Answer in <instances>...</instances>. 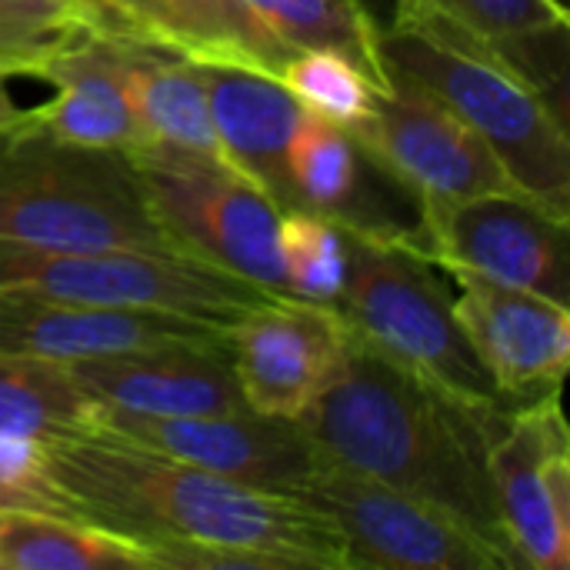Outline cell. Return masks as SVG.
Masks as SVG:
<instances>
[{
	"label": "cell",
	"instance_id": "9a60e30c",
	"mask_svg": "<svg viewBox=\"0 0 570 570\" xmlns=\"http://www.w3.org/2000/svg\"><path fill=\"white\" fill-rule=\"evenodd\" d=\"M70 377L100 411L150 417L247 411L224 334L217 341H180L67 364Z\"/></svg>",
	"mask_w": 570,
	"mask_h": 570
},
{
	"label": "cell",
	"instance_id": "d6986e66",
	"mask_svg": "<svg viewBox=\"0 0 570 570\" xmlns=\"http://www.w3.org/2000/svg\"><path fill=\"white\" fill-rule=\"evenodd\" d=\"M200 70L220 160L287 210V150L304 107L277 77L224 63H200Z\"/></svg>",
	"mask_w": 570,
	"mask_h": 570
},
{
	"label": "cell",
	"instance_id": "3957f363",
	"mask_svg": "<svg viewBox=\"0 0 570 570\" xmlns=\"http://www.w3.org/2000/svg\"><path fill=\"white\" fill-rule=\"evenodd\" d=\"M377 60L441 100L498 157L508 180L570 217V137L554 104L514 60L448 23L394 17L377 33Z\"/></svg>",
	"mask_w": 570,
	"mask_h": 570
},
{
	"label": "cell",
	"instance_id": "7c38bea8",
	"mask_svg": "<svg viewBox=\"0 0 570 570\" xmlns=\"http://www.w3.org/2000/svg\"><path fill=\"white\" fill-rule=\"evenodd\" d=\"M351 327L337 307L274 297L224 327V354L247 411L301 421L334 381Z\"/></svg>",
	"mask_w": 570,
	"mask_h": 570
},
{
	"label": "cell",
	"instance_id": "1f68e13d",
	"mask_svg": "<svg viewBox=\"0 0 570 570\" xmlns=\"http://www.w3.org/2000/svg\"><path fill=\"white\" fill-rule=\"evenodd\" d=\"M0 511H3V508H0Z\"/></svg>",
	"mask_w": 570,
	"mask_h": 570
},
{
	"label": "cell",
	"instance_id": "4fadbf2b",
	"mask_svg": "<svg viewBox=\"0 0 570 570\" xmlns=\"http://www.w3.org/2000/svg\"><path fill=\"white\" fill-rule=\"evenodd\" d=\"M94 431L114 434L137 448L187 461L250 488L294 498L321 461V451L297 421L261 417L254 411L187 417L97 411Z\"/></svg>",
	"mask_w": 570,
	"mask_h": 570
},
{
	"label": "cell",
	"instance_id": "ba28073f",
	"mask_svg": "<svg viewBox=\"0 0 570 570\" xmlns=\"http://www.w3.org/2000/svg\"><path fill=\"white\" fill-rule=\"evenodd\" d=\"M297 498L337 528L351 570H514L458 518L324 454Z\"/></svg>",
	"mask_w": 570,
	"mask_h": 570
},
{
	"label": "cell",
	"instance_id": "8fae6325",
	"mask_svg": "<svg viewBox=\"0 0 570 570\" xmlns=\"http://www.w3.org/2000/svg\"><path fill=\"white\" fill-rule=\"evenodd\" d=\"M351 137L417 207L518 190L474 130L401 77H387V90Z\"/></svg>",
	"mask_w": 570,
	"mask_h": 570
},
{
	"label": "cell",
	"instance_id": "83f0119b",
	"mask_svg": "<svg viewBox=\"0 0 570 570\" xmlns=\"http://www.w3.org/2000/svg\"><path fill=\"white\" fill-rule=\"evenodd\" d=\"M94 20L67 0H0V73L40 77V70L80 37Z\"/></svg>",
	"mask_w": 570,
	"mask_h": 570
},
{
	"label": "cell",
	"instance_id": "9c48e42d",
	"mask_svg": "<svg viewBox=\"0 0 570 570\" xmlns=\"http://www.w3.org/2000/svg\"><path fill=\"white\" fill-rule=\"evenodd\" d=\"M414 227L421 254L444 271L570 301L568 224L521 190L481 194L448 204H421Z\"/></svg>",
	"mask_w": 570,
	"mask_h": 570
},
{
	"label": "cell",
	"instance_id": "4dcf8cb0",
	"mask_svg": "<svg viewBox=\"0 0 570 570\" xmlns=\"http://www.w3.org/2000/svg\"><path fill=\"white\" fill-rule=\"evenodd\" d=\"M67 3H77V7H80V10L87 13V7H83V0H67ZM87 17H90V13H87Z\"/></svg>",
	"mask_w": 570,
	"mask_h": 570
},
{
	"label": "cell",
	"instance_id": "7a4b0ae2",
	"mask_svg": "<svg viewBox=\"0 0 570 570\" xmlns=\"http://www.w3.org/2000/svg\"><path fill=\"white\" fill-rule=\"evenodd\" d=\"M494 411L504 407L464 404L351 331L334 381L297 424L324 458L441 508L518 568L488 478Z\"/></svg>",
	"mask_w": 570,
	"mask_h": 570
},
{
	"label": "cell",
	"instance_id": "4316f807",
	"mask_svg": "<svg viewBox=\"0 0 570 570\" xmlns=\"http://www.w3.org/2000/svg\"><path fill=\"white\" fill-rule=\"evenodd\" d=\"M277 244L287 294L337 307L347 284V240L341 224L314 210L287 207L281 210Z\"/></svg>",
	"mask_w": 570,
	"mask_h": 570
},
{
	"label": "cell",
	"instance_id": "d4e9b609",
	"mask_svg": "<svg viewBox=\"0 0 570 570\" xmlns=\"http://www.w3.org/2000/svg\"><path fill=\"white\" fill-rule=\"evenodd\" d=\"M257 20L294 53L297 50H337L361 63L377 83L387 87V73L377 60L381 23L364 0H244Z\"/></svg>",
	"mask_w": 570,
	"mask_h": 570
},
{
	"label": "cell",
	"instance_id": "ffe728a7",
	"mask_svg": "<svg viewBox=\"0 0 570 570\" xmlns=\"http://www.w3.org/2000/svg\"><path fill=\"white\" fill-rule=\"evenodd\" d=\"M394 17L438 20L484 40L564 107L570 20L558 0H394Z\"/></svg>",
	"mask_w": 570,
	"mask_h": 570
},
{
	"label": "cell",
	"instance_id": "30bf717a",
	"mask_svg": "<svg viewBox=\"0 0 570 570\" xmlns=\"http://www.w3.org/2000/svg\"><path fill=\"white\" fill-rule=\"evenodd\" d=\"M488 478L518 568H570V434L561 394L494 411Z\"/></svg>",
	"mask_w": 570,
	"mask_h": 570
},
{
	"label": "cell",
	"instance_id": "484cf974",
	"mask_svg": "<svg viewBox=\"0 0 570 570\" xmlns=\"http://www.w3.org/2000/svg\"><path fill=\"white\" fill-rule=\"evenodd\" d=\"M277 80L291 90V97L307 114H317L344 130H354L357 124H364L377 97L387 90L361 63H354L351 57L337 50L291 53Z\"/></svg>",
	"mask_w": 570,
	"mask_h": 570
},
{
	"label": "cell",
	"instance_id": "2e32d148",
	"mask_svg": "<svg viewBox=\"0 0 570 570\" xmlns=\"http://www.w3.org/2000/svg\"><path fill=\"white\" fill-rule=\"evenodd\" d=\"M94 30L130 37L194 63L247 67L281 77L291 60L244 0H83Z\"/></svg>",
	"mask_w": 570,
	"mask_h": 570
},
{
	"label": "cell",
	"instance_id": "6da1fadb",
	"mask_svg": "<svg viewBox=\"0 0 570 570\" xmlns=\"http://www.w3.org/2000/svg\"><path fill=\"white\" fill-rule=\"evenodd\" d=\"M73 518L134 541L154 570L170 548H247L294 570H351L344 538L307 501L250 488L104 431L40 444Z\"/></svg>",
	"mask_w": 570,
	"mask_h": 570
},
{
	"label": "cell",
	"instance_id": "7402d4cb",
	"mask_svg": "<svg viewBox=\"0 0 570 570\" xmlns=\"http://www.w3.org/2000/svg\"><path fill=\"white\" fill-rule=\"evenodd\" d=\"M110 37L117 40L127 97L134 104L147 147L220 160L200 63L130 37Z\"/></svg>",
	"mask_w": 570,
	"mask_h": 570
},
{
	"label": "cell",
	"instance_id": "52a82bcc",
	"mask_svg": "<svg viewBox=\"0 0 570 570\" xmlns=\"http://www.w3.org/2000/svg\"><path fill=\"white\" fill-rule=\"evenodd\" d=\"M144 197L170 244L210 267L287 294L281 207L224 160L147 147L130 157ZM291 297V294H287Z\"/></svg>",
	"mask_w": 570,
	"mask_h": 570
},
{
	"label": "cell",
	"instance_id": "5b68a950",
	"mask_svg": "<svg viewBox=\"0 0 570 570\" xmlns=\"http://www.w3.org/2000/svg\"><path fill=\"white\" fill-rule=\"evenodd\" d=\"M341 230L347 240V284L337 311L347 327L464 404L514 407L498 394L468 344L454 317V297L421 254L414 230Z\"/></svg>",
	"mask_w": 570,
	"mask_h": 570
},
{
	"label": "cell",
	"instance_id": "44dd1931",
	"mask_svg": "<svg viewBox=\"0 0 570 570\" xmlns=\"http://www.w3.org/2000/svg\"><path fill=\"white\" fill-rule=\"evenodd\" d=\"M367 164L351 130L304 110L287 150L291 207L324 214L341 227L411 230L374 194Z\"/></svg>",
	"mask_w": 570,
	"mask_h": 570
},
{
	"label": "cell",
	"instance_id": "8992f818",
	"mask_svg": "<svg viewBox=\"0 0 570 570\" xmlns=\"http://www.w3.org/2000/svg\"><path fill=\"white\" fill-rule=\"evenodd\" d=\"M0 291L40 294L70 304L167 314L227 327L271 294L244 277L174 250H17L0 247Z\"/></svg>",
	"mask_w": 570,
	"mask_h": 570
},
{
	"label": "cell",
	"instance_id": "277c9868",
	"mask_svg": "<svg viewBox=\"0 0 570 570\" xmlns=\"http://www.w3.org/2000/svg\"><path fill=\"white\" fill-rule=\"evenodd\" d=\"M0 247L174 250L130 157L60 144L20 120L0 134Z\"/></svg>",
	"mask_w": 570,
	"mask_h": 570
},
{
	"label": "cell",
	"instance_id": "5bb4252c",
	"mask_svg": "<svg viewBox=\"0 0 570 570\" xmlns=\"http://www.w3.org/2000/svg\"><path fill=\"white\" fill-rule=\"evenodd\" d=\"M448 274L458 284L454 317L498 394L511 404L561 394L570 364L568 304L481 274Z\"/></svg>",
	"mask_w": 570,
	"mask_h": 570
},
{
	"label": "cell",
	"instance_id": "f546056e",
	"mask_svg": "<svg viewBox=\"0 0 570 570\" xmlns=\"http://www.w3.org/2000/svg\"><path fill=\"white\" fill-rule=\"evenodd\" d=\"M20 114H23V110H20V107L10 100V94H7V73H0V134L10 130V127L20 120Z\"/></svg>",
	"mask_w": 570,
	"mask_h": 570
},
{
	"label": "cell",
	"instance_id": "e0dca14e",
	"mask_svg": "<svg viewBox=\"0 0 570 570\" xmlns=\"http://www.w3.org/2000/svg\"><path fill=\"white\" fill-rule=\"evenodd\" d=\"M220 334V327L167 314L110 311L40 294L0 291V354L17 357L73 364L157 344L217 341Z\"/></svg>",
	"mask_w": 570,
	"mask_h": 570
},
{
	"label": "cell",
	"instance_id": "ac0fdd59",
	"mask_svg": "<svg viewBox=\"0 0 570 570\" xmlns=\"http://www.w3.org/2000/svg\"><path fill=\"white\" fill-rule=\"evenodd\" d=\"M40 80L53 83L57 94L53 100L20 114L27 130L73 147L117 150L124 157H134L147 147L127 97L120 50L110 33L90 30L73 47L60 50L40 70Z\"/></svg>",
	"mask_w": 570,
	"mask_h": 570
},
{
	"label": "cell",
	"instance_id": "603a6c76",
	"mask_svg": "<svg viewBox=\"0 0 570 570\" xmlns=\"http://www.w3.org/2000/svg\"><path fill=\"white\" fill-rule=\"evenodd\" d=\"M150 568L147 554L97 524L43 511H0V570Z\"/></svg>",
	"mask_w": 570,
	"mask_h": 570
},
{
	"label": "cell",
	"instance_id": "f1b7e54d",
	"mask_svg": "<svg viewBox=\"0 0 570 570\" xmlns=\"http://www.w3.org/2000/svg\"><path fill=\"white\" fill-rule=\"evenodd\" d=\"M0 508L73 518V511L53 491V484L43 471L40 444L0 434Z\"/></svg>",
	"mask_w": 570,
	"mask_h": 570
},
{
	"label": "cell",
	"instance_id": "cb8c5ba5",
	"mask_svg": "<svg viewBox=\"0 0 570 570\" xmlns=\"http://www.w3.org/2000/svg\"><path fill=\"white\" fill-rule=\"evenodd\" d=\"M97 411L67 364L0 354V434L33 444L73 438L97 428Z\"/></svg>",
	"mask_w": 570,
	"mask_h": 570
}]
</instances>
